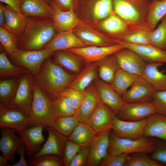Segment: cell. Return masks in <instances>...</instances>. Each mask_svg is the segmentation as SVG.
Masks as SVG:
<instances>
[{"label":"cell","mask_w":166,"mask_h":166,"mask_svg":"<svg viewBox=\"0 0 166 166\" xmlns=\"http://www.w3.org/2000/svg\"><path fill=\"white\" fill-rule=\"evenodd\" d=\"M77 0H74V3L75 8H76V7L77 6Z\"/></svg>","instance_id":"57"},{"label":"cell","mask_w":166,"mask_h":166,"mask_svg":"<svg viewBox=\"0 0 166 166\" xmlns=\"http://www.w3.org/2000/svg\"><path fill=\"white\" fill-rule=\"evenodd\" d=\"M157 27L151 32V45L166 51V15Z\"/></svg>","instance_id":"41"},{"label":"cell","mask_w":166,"mask_h":166,"mask_svg":"<svg viewBox=\"0 0 166 166\" xmlns=\"http://www.w3.org/2000/svg\"><path fill=\"white\" fill-rule=\"evenodd\" d=\"M124 48L121 45L116 43L109 46L91 45L67 50L81 56L87 63L99 61L107 56L113 54Z\"/></svg>","instance_id":"13"},{"label":"cell","mask_w":166,"mask_h":166,"mask_svg":"<svg viewBox=\"0 0 166 166\" xmlns=\"http://www.w3.org/2000/svg\"><path fill=\"white\" fill-rule=\"evenodd\" d=\"M115 114L111 108L101 102L89 117L87 124L99 133L112 126V120Z\"/></svg>","instance_id":"21"},{"label":"cell","mask_w":166,"mask_h":166,"mask_svg":"<svg viewBox=\"0 0 166 166\" xmlns=\"http://www.w3.org/2000/svg\"><path fill=\"white\" fill-rule=\"evenodd\" d=\"M68 73L61 67L53 62L50 57L43 62L39 73L33 76L35 82L38 83Z\"/></svg>","instance_id":"34"},{"label":"cell","mask_w":166,"mask_h":166,"mask_svg":"<svg viewBox=\"0 0 166 166\" xmlns=\"http://www.w3.org/2000/svg\"><path fill=\"white\" fill-rule=\"evenodd\" d=\"M153 101L157 113L166 115V90L154 91L152 95Z\"/></svg>","instance_id":"50"},{"label":"cell","mask_w":166,"mask_h":166,"mask_svg":"<svg viewBox=\"0 0 166 166\" xmlns=\"http://www.w3.org/2000/svg\"><path fill=\"white\" fill-rule=\"evenodd\" d=\"M29 117L22 112L0 104V127L11 128L20 132L30 126Z\"/></svg>","instance_id":"14"},{"label":"cell","mask_w":166,"mask_h":166,"mask_svg":"<svg viewBox=\"0 0 166 166\" xmlns=\"http://www.w3.org/2000/svg\"><path fill=\"white\" fill-rule=\"evenodd\" d=\"M99 78L110 84L117 70L120 68L114 54L109 55L98 61Z\"/></svg>","instance_id":"33"},{"label":"cell","mask_w":166,"mask_h":166,"mask_svg":"<svg viewBox=\"0 0 166 166\" xmlns=\"http://www.w3.org/2000/svg\"><path fill=\"white\" fill-rule=\"evenodd\" d=\"M112 38L116 43L135 52L148 63H166V51L151 45L135 44Z\"/></svg>","instance_id":"12"},{"label":"cell","mask_w":166,"mask_h":166,"mask_svg":"<svg viewBox=\"0 0 166 166\" xmlns=\"http://www.w3.org/2000/svg\"><path fill=\"white\" fill-rule=\"evenodd\" d=\"M53 102L54 109L58 117L74 115L77 111L67 98L61 93L57 95Z\"/></svg>","instance_id":"44"},{"label":"cell","mask_w":166,"mask_h":166,"mask_svg":"<svg viewBox=\"0 0 166 166\" xmlns=\"http://www.w3.org/2000/svg\"><path fill=\"white\" fill-rule=\"evenodd\" d=\"M154 145V150L150 157L163 166L166 165V142L154 138H152Z\"/></svg>","instance_id":"46"},{"label":"cell","mask_w":166,"mask_h":166,"mask_svg":"<svg viewBox=\"0 0 166 166\" xmlns=\"http://www.w3.org/2000/svg\"><path fill=\"white\" fill-rule=\"evenodd\" d=\"M58 117L53 101L34 81L33 99L29 117L30 126L53 127Z\"/></svg>","instance_id":"3"},{"label":"cell","mask_w":166,"mask_h":166,"mask_svg":"<svg viewBox=\"0 0 166 166\" xmlns=\"http://www.w3.org/2000/svg\"><path fill=\"white\" fill-rule=\"evenodd\" d=\"M52 56L53 62L76 74L79 73L86 64L81 56L67 49L55 51Z\"/></svg>","instance_id":"22"},{"label":"cell","mask_w":166,"mask_h":166,"mask_svg":"<svg viewBox=\"0 0 166 166\" xmlns=\"http://www.w3.org/2000/svg\"><path fill=\"white\" fill-rule=\"evenodd\" d=\"M163 64L157 63H147L144 68L142 77L152 85L155 91L166 90V74L158 69Z\"/></svg>","instance_id":"31"},{"label":"cell","mask_w":166,"mask_h":166,"mask_svg":"<svg viewBox=\"0 0 166 166\" xmlns=\"http://www.w3.org/2000/svg\"><path fill=\"white\" fill-rule=\"evenodd\" d=\"M112 1L114 13L130 26L135 29L150 28L147 17L154 0Z\"/></svg>","instance_id":"2"},{"label":"cell","mask_w":166,"mask_h":166,"mask_svg":"<svg viewBox=\"0 0 166 166\" xmlns=\"http://www.w3.org/2000/svg\"><path fill=\"white\" fill-rule=\"evenodd\" d=\"M77 74L68 73L65 75L36 83L53 101L58 95L67 88Z\"/></svg>","instance_id":"24"},{"label":"cell","mask_w":166,"mask_h":166,"mask_svg":"<svg viewBox=\"0 0 166 166\" xmlns=\"http://www.w3.org/2000/svg\"><path fill=\"white\" fill-rule=\"evenodd\" d=\"M26 149L25 145L23 143L18 148L16 152L20 156L19 160L12 165H8V166H29L27 161L25 158V153Z\"/></svg>","instance_id":"53"},{"label":"cell","mask_w":166,"mask_h":166,"mask_svg":"<svg viewBox=\"0 0 166 166\" xmlns=\"http://www.w3.org/2000/svg\"><path fill=\"white\" fill-rule=\"evenodd\" d=\"M43 128L41 126H30L19 132L29 159L34 157L40 151L42 148V144L45 141L42 134Z\"/></svg>","instance_id":"15"},{"label":"cell","mask_w":166,"mask_h":166,"mask_svg":"<svg viewBox=\"0 0 166 166\" xmlns=\"http://www.w3.org/2000/svg\"><path fill=\"white\" fill-rule=\"evenodd\" d=\"M5 22V14L4 10V5L0 4V27H3Z\"/></svg>","instance_id":"55"},{"label":"cell","mask_w":166,"mask_h":166,"mask_svg":"<svg viewBox=\"0 0 166 166\" xmlns=\"http://www.w3.org/2000/svg\"><path fill=\"white\" fill-rule=\"evenodd\" d=\"M0 42L2 49L10 56L18 49V38L2 27H0Z\"/></svg>","instance_id":"42"},{"label":"cell","mask_w":166,"mask_h":166,"mask_svg":"<svg viewBox=\"0 0 166 166\" xmlns=\"http://www.w3.org/2000/svg\"><path fill=\"white\" fill-rule=\"evenodd\" d=\"M76 110L80 107L84 98L85 90L80 91L67 87L61 93Z\"/></svg>","instance_id":"47"},{"label":"cell","mask_w":166,"mask_h":166,"mask_svg":"<svg viewBox=\"0 0 166 166\" xmlns=\"http://www.w3.org/2000/svg\"><path fill=\"white\" fill-rule=\"evenodd\" d=\"M93 82L101 101L111 108L117 116L125 103L122 97L115 90L110 84L98 77Z\"/></svg>","instance_id":"18"},{"label":"cell","mask_w":166,"mask_h":166,"mask_svg":"<svg viewBox=\"0 0 166 166\" xmlns=\"http://www.w3.org/2000/svg\"><path fill=\"white\" fill-rule=\"evenodd\" d=\"M108 150L109 153L114 155L136 152L151 154L154 150V145L152 138L144 136L136 139L122 138L112 132L110 135Z\"/></svg>","instance_id":"4"},{"label":"cell","mask_w":166,"mask_h":166,"mask_svg":"<svg viewBox=\"0 0 166 166\" xmlns=\"http://www.w3.org/2000/svg\"><path fill=\"white\" fill-rule=\"evenodd\" d=\"M34 80L29 72L20 77L15 95L8 106L18 110L29 117L33 97Z\"/></svg>","instance_id":"6"},{"label":"cell","mask_w":166,"mask_h":166,"mask_svg":"<svg viewBox=\"0 0 166 166\" xmlns=\"http://www.w3.org/2000/svg\"><path fill=\"white\" fill-rule=\"evenodd\" d=\"M29 71L26 69L12 64L5 51L0 53V78L2 79L13 77H19Z\"/></svg>","instance_id":"36"},{"label":"cell","mask_w":166,"mask_h":166,"mask_svg":"<svg viewBox=\"0 0 166 166\" xmlns=\"http://www.w3.org/2000/svg\"><path fill=\"white\" fill-rule=\"evenodd\" d=\"M127 153L114 155L109 153L101 161L100 166H125L127 158L129 155Z\"/></svg>","instance_id":"49"},{"label":"cell","mask_w":166,"mask_h":166,"mask_svg":"<svg viewBox=\"0 0 166 166\" xmlns=\"http://www.w3.org/2000/svg\"><path fill=\"white\" fill-rule=\"evenodd\" d=\"M99 27L113 38L117 39L134 29L114 12L103 20L99 24Z\"/></svg>","instance_id":"26"},{"label":"cell","mask_w":166,"mask_h":166,"mask_svg":"<svg viewBox=\"0 0 166 166\" xmlns=\"http://www.w3.org/2000/svg\"><path fill=\"white\" fill-rule=\"evenodd\" d=\"M44 128L48 133L47 140L40 151L34 157L45 154H53L59 156L62 159L65 144L68 140V136L57 131L52 126L48 125Z\"/></svg>","instance_id":"19"},{"label":"cell","mask_w":166,"mask_h":166,"mask_svg":"<svg viewBox=\"0 0 166 166\" xmlns=\"http://www.w3.org/2000/svg\"><path fill=\"white\" fill-rule=\"evenodd\" d=\"M49 4L53 10L66 11L75 8L74 0H52Z\"/></svg>","instance_id":"52"},{"label":"cell","mask_w":166,"mask_h":166,"mask_svg":"<svg viewBox=\"0 0 166 166\" xmlns=\"http://www.w3.org/2000/svg\"><path fill=\"white\" fill-rule=\"evenodd\" d=\"M101 102L93 82L85 90L83 100L74 116L80 122L87 124L89 117Z\"/></svg>","instance_id":"17"},{"label":"cell","mask_w":166,"mask_h":166,"mask_svg":"<svg viewBox=\"0 0 166 166\" xmlns=\"http://www.w3.org/2000/svg\"><path fill=\"white\" fill-rule=\"evenodd\" d=\"M98 62L87 63L82 71L67 87L84 91L96 78L98 77Z\"/></svg>","instance_id":"28"},{"label":"cell","mask_w":166,"mask_h":166,"mask_svg":"<svg viewBox=\"0 0 166 166\" xmlns=\"http://www.w3.org/2000/svg\"><path fill=\"white\" fill-rule=\"evenodd\" d=\"M54 51L49 49L25 50L18 49L10 56L15 64L26 69L34 76L39 73L43 62L51 57Z\"/></svg>","instance_id":"5"},{"label":"cell","mask_w":166,"mask_h":166,"mask_svg":"<svg viewBox=\"0 0 166 166\" xmlns=\"http://www.w3.org/2000/svg\"><path fill=\"white\" fill-rule=\"evenodd\" d=\"M122 97L125 103L152 102L154 90L142 77H137Z\"/></svg>","instance_id":"10"},{"label":"cell","mask_w":166,"mask_h":166,"mask_svg":"<svg viewBox=\"0 0 166 166\" xmlns=\"http://www.w3.org/2000/svg\"><path fill=\"white\" fill-rule=\"evenodd\" d=\"M137 77L120 68L110 84L122 97Z\"/></svg>","instance_id":"37"},{"label":"cell","mask_w":166,"mask_h":166,"mask_svg":"<svg viewBox=\"0 0 166 166\" xmlns=\"http://www.w3.org/2000/svg\"><path fill=\"white\" fill-rule=\"evenodd\" d=\"M120 68L138 77H142L147 63L135 52L124 48L114 53Z\"/></svg>","instance_id":"8"},{"label":"cell","mask_w":166,"mask_h":166,"mask_svg":"<svg viewBox=\"0 0 166 166\" xmlns=\"http://www.w3.org/2000/svg\"><path fill=\"white\" fill-rule=\"evenodd\" d=\"M147 154L141 152L130 154L125 166H163L159 162L148 157Z\"/></svg>","instance_id":"45"},{"label":"cell","mask_w":166,"mask_h":166,"mask_svg":"<svg viewBox=\"0 0 166 166\" xmlns=\"http://www.w3.org/2000/svg\"><path fill=\"white\" fill-rule=\"evenodd\" d=\"M112 126L97 133L90 147V153L85 166H97L108 153L109 145V137Z\"/></svg>","instance_id":"9"},{"label":"cell","mask_w":166,"mask_h":166,"mask_svg":"<svg viewBox=\"0 0 166 166\" xmlns=\"http://www.w3.org/2000/svg\"><path fill=\"white\" fill-rule=\"evenodd\" d=\"M97 133L87 124L80 122L68 136V140L81 148L90 146Z\"/></svg>","instance_id":"32"},{"label":"cell","mask_w":166,"mask_h":166,"mask_svg":"<svg viewBox=\"0 0 166 166\" xmlns=\"http://www.w3.org/2000/svg\"><path fill=\"white\" fill-rule=\"evenodd\" d=\"M156 113L153 102L124 103L117 116L122 120L136 121Z\"/></svg>","instance_id":"11"},{"label":"cell","mask_w":166,"mask_h":166,"mask_svg":"<svg viewBox=\"0 0 166 166\" xmlns=\"http://www.w3.org/2000/svg\"><path fill=\"white\" fill-rule=\"evenodd\" d=\"M166 15V0H154L150 7L147 21L152 31Z\"/></svg>","instance_id":"39"},{"label":"cell","mask_w":166,"mask_h":166,"mask_svg":"<svg viewBox=\"0 0 166 166\" xmlns=\"http://www.w3.org/2000/svg\"><path fill=\"white\" fill-rule=\"evenodd\" d=\"M79 122L74 115L58 117L52 127L63 135L69 136Z\"/></svg>","instance_id":"40"},{"label":"cell","mask_w":166,"mask_h":166,"mask_svg":"<svg viewBox=\"0 0 166 166\" xmlns=\"http://www.w3.org/2000/svg\"><path fill=\"white\" fill-rule=\"evenodd\" d=\"M20 12L25 17L51 18L54 10L45 0H23Z\"/></svg>","instance_id":"25"},{"label":"cell","mask_w":166,"mask_h":166,"mask_svg":"<svg viewBox=\"0 0 166 166\" xmlns=\"http://www.w3.org/2000/svg\"><path fill=\"white\" fill-rule=\"evenodd\" d=\"M89 147L82 148L71 160L69 166H83L88 158Z\"/></svg>","instance_id":"51"},{"label":"cell","mask_w":166,"mask_h":166,"mask_svg":"<svg viewBox=\"0 0 166 166\" xmlns=\"http://www.w3.org/2000/svg\"><path fill=\"white\" fill-rule=\"evenodd\" d=\"M24 30L18 38V47L25 50L43 49L59 32L51 18L27 17Z\"/></svg>","instance_id":"1"},{"label":"cell","mask_w":166,"mask_h":166,"mask_svg":"<svg viewBox=\"0 0 166 166\" xmlns=\"http://www.w3.org/2000/svg\"><path fill=\"white\" fill-rule=\"evenodd\" d=\"M152 31L150 28L134 29L115 39L135 44L151 45Z\"/></svg>","instance_id":"38"},{"label":"cell","mask_w":166,"mask_h":166,"mask_svg":"<svg viewBox=\"0 0 166 166\" xmlns=\"http://www.w3.org/2000/svg\"><path fill=\"white\" fill-rule=\"evenodd\" d=\"M29 166H63L62 159L53 154H45L33 157L27 161Z\"/></svg>","instance_id":"43"},{"label":"cell","mask_w":166,"mask_h":166,"mask_svg":"<svg viewBox=\"0 0 166 166\" xmlns=\"http://www.w3.org/2000/svg\"><path fill=\"white\" fill-rule=\"evenodd\" d=\"M0 150L9 161L14 164L17 162L15 153L23 143L22 139L16 135L15 129L0 127Z\"/></svg>","instance_id":"16"},{"label":"cell","mask_w":166,"mask_h":166,"mask_svg":"<svg viewBox=\"0 0 166 166\" xmlns=\"http://www.w3.org/2000/svg\"><path fill=\"white\" fill-rule=\"evenodd\" d=\"M81 148L75 143L69 140H67L65 144L62 159L63 166H69L71 160Z\"/></svg>","instance_id":"48"},{"label":"cell","mask_w":166,"mask_h":166,"mask_svg":"<svg viewBox=\"0 0 166 166\" xmlns=\"http://www.w3.org/2000/svg\"><path fill=\"white\" fill-rule=\"evenodd\" d=\"M9 160L3 155L0 156V166H8Z\"/></svg>","instance_id":"56"},{"label":"cell","mask_w":166,"mask_h":166,"mask_svg":"<svg viewBox=\"0 0 166 166\" xmlns=\"http://www.w3.org/2000/svg\"><path fill=\"white\" fill-rule=\"evenodd\" d=\"M87 46L88 45L78 38L73 31H64L57 34L43 49L55 51Z\"/></svg>","instance_id":"23"},{"label":"cell","mask_w":166,"mask_h":166,"mask_svg":"<svg viewBox=\"0 0 166 166\" xmlns=\"http://www.w3.org/2000/svg\"><path fill=\"white\" fill-rule=\"evenodd\" d=\"M147 118L143 136L158 138L166 142V115L156 113Z\"/></svg>","instance_id":"27"},{"label":"cell","mask_w":166,"mask_h":166,"mask_svg":"<svg viewBox=\"0 0 166 166\" xmlns=\"http://www.w3.org/2000/svg\"><path fill=\"white\" fill-rule=\"evenodd\" d=\"M73 30L74 34L87 45L98 46H111L116 44L112 38L82 24Z\"/></svg>","instance_id":"20"},{"label":"cell","mask_w":166,"mask_h":166,"mask_svg":"<svg viewBox=\"0 0 166 166\" xmlns=\"http://www.w3.org/2000/svg\"><path fill=\"white\" fill-rule=\"evenodd\" d=\"M20 77L0 80V104L7 106L10 105L16 93Z\"/></svg>","instance_id":"35"},{"label":"cell","mask_w":166,"mask_h":166,"mask_svg":"<svg viewBox=\"0 0 166 166\" xmlns=\"http://www.w3.org/2000/svg\"><path fill=\"white\" fill-rule=\"evenodd\" d=\"M5 22L2 27L17 38L24 30L27 18L8 5L4 6Z\"/></svg>","instance_id":"29"},{"label":"cell","mask_w":166,"mask_h":166,"mask_svg":"<svg viewBox=\"0 0 166 166\" xmlns=\"http://www.w3.org/2000/svg\"><path fill=\"white\" fill-rule=\"evenodd\" d=\"M147 122V118L136 121L122 120L115 114L112 120V129L115 134L119 137L136 139L143 136Z\"/></svg>","instance_id":"7"},{"label":"cell","mask_w":166,"mask_h":166,"mask_svg":"<svg viewBox=\"0 0 166 166\" xmlns=\"http://www.w3.org/2000/svg\"><path fill=\"white\" fill-rule=\"evenodd\" d=\"M46 2L49 3L52 1V0H45Z\"/></svg>","instance_id":"58"},{"label":"cell","mask_w":166,"mask_h":166,"mask_svg":"<svg viewBox=\"0 0 166 166\" xmlns=\"http://www.w3.org/2000/svg\"><path fill=\"white\" fill-rule=\"evenodd\" d=\"M1 2L9 5L16 11L20 12V8L23 0H0Z\"/></svg>","instance_id":"54"},{"label":"cell","mask_w":166,"mask_h":166,"mask_svg":"<svg viewBox=\"0 0 166 166\" xmlns=\"http://www.w3.org/2000/svg\"><path fill=\"white\" fill-rule=\"evenodd\" d=\"M74 10L66 11L54 10L52 16L54 25L59 32L73 31L82 24L75 14Z\"/></svg>","instance_id":"30"}]
</instances>
